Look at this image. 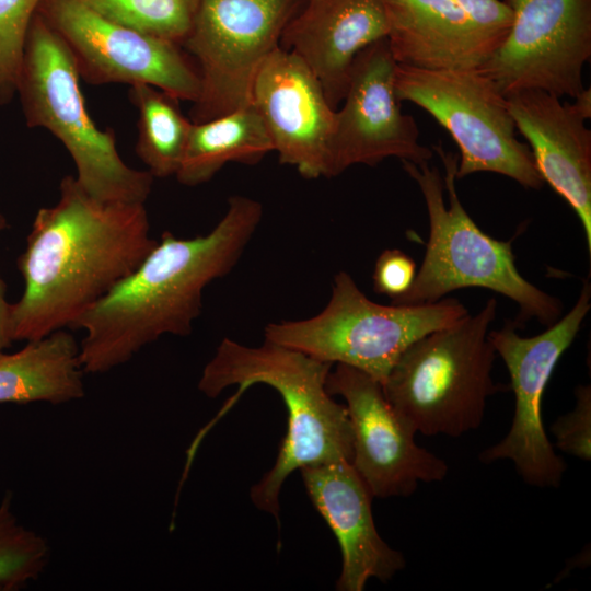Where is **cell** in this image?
I'll use <instances>...</instances> for the list:
<instances>
[{"instance_id": "1", "label": "cell", "mask_w": 591, "mask_h": 591, "mask_svg": "<svg viewBox=\"0 0 591 591\" xmlns=\"http://www.w3.org/2000/svg\"><path fill=\"white\" fill-rule=\"evenodd\" d=\"M59 193L36 212L18 259L24 291L11 308L12 341L73 328L157 243L144 204L96 199L72 175Z\"/></svg>"}, {"instance_id": "2", "label": "cell", "mask_w": 591, "mask_h": 591, "mask_svg": "<svg viewBox=\"0 0 591 591\" xmlns=\"http://www.w3.org/2000/svg\"><path fill=\"white\" fill-rule=\"evenodd\" d=\"M263 218L259 201L232 196L225 213L205 234L162 233L137 268L89 309L73 328L84 373H105L128 362L163 335L188 336L202 293L239 263Z\"/></svg>"}, {"instance_id": "3", "label": "cell", "mask_w": 591, "mask_h": 591, "mask_svg": "<svg viewBox=\"0 0 591 591\" xmlns=\"http://www.w3.org/2000/svg\"><path fill=\"white\" fill-rule=\"evenodd\" d=\"M333 363L300 350L265 340L250 347L223 338L205 366L198 389L216 397L230 386L237 391L218 417L231 408L243 392L265 384L278 392L288 410L287 433L274 466L251 488L257 509L279 523V495L296 470L352 459V428L345 405L326 390Z\"/></svg>"}, {"instance_id": "4", "label": "cell", "mask_w": 591, "mask_h": 591, "mask_svg": "<svg viewBox=\"0 0 591 591\" xmlns=\"http://www.w3.org/2000/svg\"><path fill=\"white\" fill-rule=\"evenodd\" d=\"M432 150L442 161L444 175L428 162H403L422 194L429 239L412 287L391 303L430 304L454 290L476 287L517 303V325L533 317L545 326L555 323L563 312L559 299L528 281L515 266L511 242L483 232L462 206L455 186L459 155L441 144Z\"/></svg>"}, {"instance_id": "5", "label": "cell", "mask_w": 591, "mask_h": 591, "mask_svg": "<svg viewBox=\"0 0 591 591\" xmlns=\"http://www.w3.org/2000/svg\"><path fill=\"white\" fill-rule=\"evenodd\" d=\"M496 312L490 298L476 314L416 340L393 366L383 393L414 433L459 438L482 425L487 399L502 391L488 338Z\"/></svg>"}, {"instance_id": "6", "label": "cell", "mask_w": 591, "mask_h": 591, "mask_svg": "<svg viewBox=\"0 0 591 591\" xmlns=\"http://www.w3.org/2000/svg\"><path fill=\"white\" fill-rule=\"evenodd\" d=\"M16 94L27 126L47 129L63 144L88 194L103 201L146 202L154 177L126 164L114 130L95 125L69 51L38 12L26 37Z\"/></svg>"}, {"instance_id": "7", "label": "cell", "mask_w": 591, "mask_h": 591, "mask_svg": "<svg viewBox=\"0 0 591 591\" xmlns=\"http://www.w3.org/2000/svg\"><path fill=\"white\" fill-rule=\"evenodd\" d=\"M468 314L457 300L421 305L371 301L346 271H339L329 301L316 315L269 323L265 340L320 360L356 368L381 384L403 352L419 338Z\"/></svg>"}, {"instance_id": "8", "label": "cell", "mask_w": 591, "mask_h": 591, "mask_svg": "<svg viewBox=\"0 0 591 591\" xmlns=\"http://www.w3.org/2000/svg\"><path fill=\"white\" fill-rule=\"evenodd\" d=\"M395 93L399 102L425 109L455 141L460 150L456 179L491 172L525 188L544 185L529 146L517 137L506 95L482 70H432L397 63Z\"/></svg>"}, {"instance_id": "9", "label": "cell", "mask_w": 591, "mask_h": 591, "mask_svg": "<svg viewBox=\"0 0 591 591\" xmlns=\"http://www.w3.org/2000/svg\"><path fill=\"white\" fill-rule=\"evenodd\" d=\"M299 0H199L182 47L195 59L200 92L190 120L206 121L252 105L256 76L280 46Z\"/></svg>"}, {"instance_id": "10", "label": "cell", "mask_w": 591, "mask_h": 591, "mask_svg": "<svg viewBox=\"0 0 591 591\" xmlns=\"http://www.w3.org/2000/svg\"><path fill=\"white\" fill-rule=\"evenodd\" d=\"M591 285H583L572 309L543 333L522 337L515 322L489 331L488 338L503 360L514 394V414L508 434L479 454L491 463L509 460L531 486L558 487L566 471L564 459L554 450L542 416V402L556 364L575 340L591 308Z\"/></svg>"}, {"instance_id": "11", "label": "cell", "mask_w": 591, "mask_h": 591, "mask_svg": "<svg viewBox=\"0 0 591 591\" xmlns=\"http://www.w3.org/2000/svg\"><path fill=\"white\" fill-rule=\"evenodd\" d=\"M37 12L86 83H143L179 101L198 99L199 73L181 45L113 21L82 0H42Z\"/></svg>"}, {"instance_id": "12", "label": "cell", "mask_w": 591, "mask_h": 591, "mask_svg": "<svg viewBox=\"0 0 591 591\" xmlns=\"http://www.w3.org/2000/svg\"><path fill=\"white\" fill-rule=\"evenodd\" d=\"M513 13L500 46L479 68L503 95L540 90L575 99L591 57V0H503Z\"/></svg>"}, {"instance_id": "13", "label": "cell", "mask_w": 591, "mask_h": 591, "mask_svg": "<svg viewBox=\"0 0 591 591\" xmlns=\"http://www.w3.org/2000/svg\"><path fill=\"white\" fill-rule=\"evenodd\" d=\"M396 66L386 37L357 55L343 106L335 111L326 177L355 164L374 166L386 158L414 164L432 158L433 150L419 142L415 119L401 109L395 93Z\"/></svg>"}, {"instance_id": "14", "label": "cell", "mask_w": 591, "mask_h": 591, "mask_svg": "<svg viewBox=\"0 0 591 591\" xmlns=\"http://www.w3.org/2000/svg\"><path fill=\"white\" fill-rule=\"evenodd\" d=\"M331 395H340L352 428L351 465L373 498L407 497L420 482H441L448 464L415 442L382 384L369 374L336 363L326 380Z\"/></svg>"}, {"instance_id": "15", "label": "cell", "mask_w": 591, "mask_h": 591, "mask_svg": "<svg viewBox=\"0 0 591 591\" xmlns=\"http://www.w3.org/2000/svg\"><path fill=\"white\" fill-rule=\"evenodd\" d=\"M396 63L479 69L500 46L513 13L503 0H382Z\"/></svg>"}, {"instance_id": "16", "label": "cell", "mask_w": 591, "mask_h": 591, "mask_svg": "<svg viewBox=\"0 0 591 591\" xmlns=\"http://www.w3.org/2000/svg\"><path fill=\"white\" fill-rule=\"evenodd\" d=\"M252 106L281 163L296 167L305 178L326 177L336 109L296 54L279 46L267 57L254 82Z\"/></svg>"}, {"instance_id": "17", "label": "cell", "mask_w": 591, "mask_h": 591, "mask_svg": "<svg viewBox=\"0 0 591 591\" xmlns=\"http://www.w3.org/2000/svg\"><path fill=\"white\" fill-rule=\"evenodd\" d=\"M515 129L524 137L544 181L578 216L591 253V91L573 102L524 90L506 96Z\"/></svg>"}, {"instance_id": "18", "label": "cell", "mask_w": 591, "mask_h": 591, "mask_svg": "<svg viewBox=\"0 0 591 591\" xmlns=\"http://www.w3.org/2000/svg\"><path fill=\"white\" fill-rule=\"evenodd\" d=\"M306 494L336 536L341 552L339 591H362L371 578L391 580L405 568L402 553L380 536L372 494L348 461L300 470Z\"/></svg>"}, {"instance_id": "19", "label": "cell", "mask_w": 591, "mask_h": 591, "mask_svg": "<svg viewBox=\"0 0 591 591\" xmlns=\"http://www.w3.org/2000/svg\"><path fill=\"white\" fill-rule=\"evenodd\" d=\"M387 33L382 0H306L287 23L280 47L308 66L337 109L357 55Z\"/></svg>"}, {"instance_id": "20", "label": "cell", "mask_w": 591, "mask_h": 591, "mask_svg": "<svg viewBox=\"0 0 591 591\" xmlns=\"http://www.w3.org/2000/svg\"><path fill=\"white\" fill-rule=\"evenodd\" d=\"M80 346L59 329L27 341L16 352L0 351V403L59 405L84 396Z\"/></svg>"}, {"instance_id": "21", "label": "cell", "mask_w": 591, "mask_h": 591, "mask_svg": "<svg viewBox=\"0 0 591 591\" xmlns=\"http://www.w3.org/2000/svg\"><path fill=\"white\" fill-rule=\"evenodd\" d=\"M271 151L270 136L257 111L250 105L193 123L175 177L186 186L200 185L209 182L227 163L256 164Z\"/></svg>"}, {"instance_id": "22", "label": "cell", "mask_w": 591, "mask_h": 591, "mask_svg": "<svg viewBox=\"0 0 591 591\" xmlns=\"http://www.w3.org/2000/svg\"><path fill=\"white\" fill-rule=\"evenodd\" d=\"M130 102L138 111L136 153L153 177L176 175L193 121L175 96L149 84L131 85Z\"/></svg>"}, {"instance_id": "23", "label": "cell", "mask_w": 591, "mask_h": 591, "mask_svg": "<svg viewBox=\"0 0 591 591\" xmlns=\"http://www.w3.org/2000/svg\"><path fill=\"white\" fill-rule=\"evenodd\" d=\"M49 557L48 542L19 522L7 493L0 502V591H16L38 579Z\"/></svg>"}, {"instance_id": "24", "label": "cell", "mask_w": 591, "mask_h": 591, "mask_svg": "<svg viewBox=\"0 0 591 591\" xmlns=\"http://www.w3.org/2000/svg\"><path fill=\"white\" fill-rule=\"evenodd\" d=\"M106 18L182 46L199 0H82Z\"/></svg>"}, {"instance_id": "25", "label": "cell", "mask_w": 591, "mask_h": 591, "mask_svg": "<svg viewBox=\"0 0 591 591\" xmlns=\"http://www.w3.org/2000/svg\"><path fill=\"white\" fill-rule=\"evenodd\" d=\"M42 0H0V105L16 94L26 37Z\"/></svg>"}, {"instance_id": "26", "label": "cell", "mask_w": 591, "mask_h": 591, "mask_svg": "<svg viewBox=\"0 0 591 591\" xmlns=\"http://www.w3.org/2000/svg\"><path fill=\"white\" fill-rule=\"evenodd\" d=\"M573 409L555 420V447L583 461L591 459V386L578 385Z\"/></svg>"}, {"instance_id": "27", "label": "cell", "mask_w": 591, "mask_h": 591, "mask_svg": "<svg viewBox=\"0 0 591 591\" xmlns=\"http://www.w3.org/2000/svg\"><path fill=\"white\" fill-rule=\"evenodd\" d=\"M416 264L405 252L384 250L373 270V290L394 300L408 291L416 276Z\"/></svg>"}, {"instance_id": "28", "label": "cell", "mask_w": 591, "mask_h": 591, "mask_svg": "<svg viewBox=\"0 0 591 591\" xmlns=\"http://www.w3.org/2000/svg\"><path fill=\"white\" fill-rule=\"evenodd\" d=\"M7 285L0 276V351L12 343L11 337V308L7 300Z\"/></svg>"}, {"instance_id": "29", "label": "cell", "mask_w": 591, "mask_h": 591, "mask_svg": "<svg viewBox=\"0 0 591 591\" xmlns=\"http://www.w3.org/2000/svg\"><path fill=\"white\" fill-rule=\"evenodd\" d=\"M7 220L3 217V215L0 212V231L4 230L7 228Z\"/></svg>"}]
</instances>
